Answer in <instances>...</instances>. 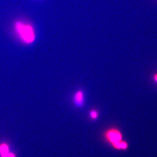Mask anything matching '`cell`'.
Here are the masks:
<instances>
[{
  "mask_svg": "<svg viewBox=\"0 0 157 157\" xmlns=\"http://www.w3.org/2000/svg\"><path fill=\"white\" fill-rule=\"evenodd\" d=\"M98 113L96 110H93L90 112V116L93 119H96L98 117Z\"/></svg>",
  "mask_w": 157,
  "mask_h": 157,
  "instance_id": "obj_5",
  "label": "cell"
},
{
  "mask_svg": "<svg viewBox=\"0 0 157 157\" xmlns=\"http://www.w3.org/2000/svg\"><path fill=\"white\" fill-rule=\"evenodd\" d=\"M156 1H157V0H156Z\"/></svg>",
  "mask_w": 157,
  "mask_h": 157,
  "instance_id": "obj_8",
  "label": "cell"
},
{
  "mask_svg": "<svg viewBox=\"0 0 157 157\" xmlns=\"http://www.w3.org/2000/svg\"><path fill=\"white\" fill-rule=\"evenodd\" d=\"M105 137L112 146L117 150H126L128 147L127 143L122 141V135L118 130L111 129L105 134Z\"/></svg>",
  "mask_w": 157,
  "mask_h": 157,
  "instance_id": "obj_2",
  "label": "cell"
},
{
  "mask_svg": "<svg viewBox=\"0 0 157 157\" xmlns=\"http://www.w3.org/2000/svg\"><path fill=\"white\" fill-rule=\"evenodd\" d=\"M74 102L78 107H81L84 103V94L81 91L76 92L74 96Z\"/></svg>",
  "mask_w": 157,
  "mask_h": 157,
  "instance_id": "obj_3",
  "label": "cell"
},
{
  "mask_svg": "<svg viewBox=\"0 0 157 157\" xmlns=\"http://www.w3.org/2000/svg\"><path fill=\"white\" fill-rule=\"evenodd\" d=\"M14 28L18 36L25 43L30 44L35 41V32L30 25L17 21L15 23Z\"/></svg>",
  "mask_w": 157,
  "mask_h": 157,
  "instance_id": "obj_1",
  "label": "cell"
},
{
  "mask_svg": "<svg viewBox=\"0 0 157 157\" xmlns=\"http://www.w3.org/2000/svg\"><path fill=\"white\" fill-rule=\"evenodd\" d=\"M8 157H14V156L13 155L11 154H10L8 155Z\"/></svg>",
  "mask_w": 157,
  "mask_h": 157,
  "instance_id": "obj_6",
  "label": "cell"
},
{
  "mask_svg": "<svg viewBox=\"0 0 157 157\" xmlns=\"http://www.w3.org/2000/svg\"><path fill=\"white\" fill-rule=\"evenodd\" d=\"M1 155L3 157H7L8 156L9 151H8V147L6 145H3L0 148Z\"/></svg>",
  "mask_w": 157,
  "mask_h": 157,
  "instance_id": "obj_4",
  "label": "cell"
},
{
  "mask_svg": "<svg viewBox=\"0 0 157 157\" xmlns=\"http://www.w3.org/2000/svg\"><path fill=\"white\" fill-rule=\"evenodd\" d=\"M155 78H156V80L157 81V76H156Z\"/></svg>",
  "mask_w": 157,
  "mask_h": 157,
  "instance_id": "obj_7",
  "label": "cell"
}]
</instances>
